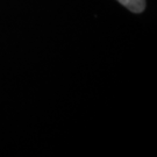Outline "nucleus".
<instances>
[{
	"label": "nucleus",
	"mask_w": 157,
	"mask_h": 157,
	"mask_svg": "<svg viewBox=\"0 0 157 157\" xmlns=\"http://www.w3.org/2000/svg\"><path fill=\"white\" fill-rule=\"evenodd\" d=\"M118 1L134 13H141L146 8V0H118Z\"/></svg>",
	"instance_id": "nucleus-1"
}]
</instances>
